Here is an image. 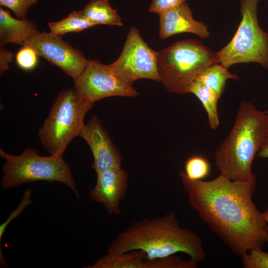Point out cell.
<instances>
[{"label": "cell", "mask_w": 268, "mask_h": 268, "mask_svg": "<svg viewBox=\"0 0 268 268\" xmlns=\"http://www.w3.org/2000/svg\"><path fill=\"white\" fill-rule=\"evenodd\" d=\"M186 0H152L149 10L158 15L175 8L183 3Z\"/></svg>", "instance_id": "d4e9b609"}, {"label": "cell", "mask_w": 268, "mask_h": 268, "mask_svg": "<svg viewBox=\"0 0 268 268\" xmlns=\"http://www.w3.org/2000/svg\"><path fill=\"white\" fill-rule=\"evenodd\" d=\"M0 156L5 160L2 166V189H9L38 181L58 182L67 186L79 198L71 169L63 157L41 156L31 148L25 149L18 155L10 154L0 148Z\"/></svg>", "instance_id": "5b68a950"}, {"label": "cell", "mask_w": 268, "mask_h": 268, "mask_svg": "<svg viewBox=\"0 0 268 268\" xmlns=\"http://www.w3.org/2000/svg\"><path fill=\"white\" fill-rule=\"evenodd\" d=\"M268 135V116L242 101L229 134L214 155L217 169L231 180L250 179L254 159Z\"/></svg>", "instance_id": "3957f363"}, {"label": "cell", "mask_w": 268, "mask_h": 268, "mask_svg": "<svg viewBox=\"0 0 268 268\" xmlns=\"http://www.w3.org/2000/svg\"><path fill=\"white\" fill-rule=\"evenodd\" d=\"M93 104L84 103L74 88L61 90L38 132L42 146L51 155L63 157L71 141L84 127V119Z\"/></svg>", "instance_id": "8992f818"}, {"label": "cell", "mask_w": 268, "mask_h": 268, "mask_svg": "<svg viewBox=\"0 0 268 268\" xmlns=\"http://www.w3.org/2000/svg\"><path fill=\"white\" fill-rule=\"evenodd\" d=\"M142 251L148 260L184 253L198 263L205 257L201 239L181 227L174 211L158 217H144L119 233L107 250L116 255L131 251Z\"/></svg>", "instance_id": "7a4b0ae2"}, {"label": "cell", "mask_w": 268, "mask_h": 268, "mask_svg": "<svg viewBox=\"0 0 268 268\" xmlns=\"http://www.w3.org/2000/svg\"><path fill=\"white\" fill-rule=\"evenodd\" d=\"M32 196V189L29 188L26 189L23 193V197L21 199V201L16 207V208L12 211L6 220L0 225V243H1V240L2 236L4 234L5 230L7 227L8 224L14 219L20 215L24 208L29 205L33 203V201L31 199Z\"/></svg>", "instance_id": "cb8c5ba5"}, {"label": "cell", "mask_w": 268, "mask_h": 268, "mask_svg": "<svg viewBox=\"0 0 268 268\" xmlns=\"http://www.w3.org/2000/svg\"><path fill=\"white\" fill-rule=\"evenodd\" d=\"M238 79L239 76L236 74L230 72L228 68L222 65L216 63L202 70L196 79L202 82L221 97L227 81Z\"/></svg>", "instance_id": "ac0fdd59"}, {"label": "cell", "mask_w": 268, "mask_h": 268, "mask_svg": "<svg viewBox=\"0 0 268 268\" xmlns=\"http://www.w3.org/2000/svg\"><path fill=\"white\" fill-rule=\"evenodd\" d=\"M157 61V52L148 46L136 28L132 27L121 55L110 65L118 74L133 84L139 79L159 82Z\"/></svg>", "instance_id": "9c48e42d"}, {"label": "cell", "mask_w": 268, "mask_h": 268, "mask_svg": "<svg viewBox=\"0 0 268 268\" xmlns=\"http://www.w3.org/2000/svg\"><path fill=\"white\" fill-rule=\"evenodd\" d=\"M81 11L87 19L96 25H123L117 10L112 7L108 0H90Z\"/></svg>", "instance_id": "2e32d148"}, {"label": "cell", "mask_w": 268, "mask_h": 268, "mask_svg": "<svg viewBox=\"0 0 268 268\" xmlns=\"http://www.w3.org/2000/svg\"><path fill=\"white\" fill-rule=\"evenodd\" d=\"M48 25L50 32L59 37L69 32H78L96 25L84 16L81 10L73 11L62 20L48 22Z\"/></svg>", "instance_id": "d6986e66"}, {"label": "cell", "mask_w": 268, "mask_h": 268, "mask_svg": "<svg viewBox=\"0 0 268 268\" xmlns=\"http://www.w3.org/2000/svg\"><path fill=\"white\" fill-rule=\"evenodd\" d=\"M241 257L245 268H268V253L263 250H252Z\"/></svg>", "instance_id": "44dd1931"}, {"label": "cell", "mask_w": 268, "mask_h": 268, "mask_svg": "<svg viewBox=\"0 0 268 268\" xmlns=\"http://www.w3.org/2000/svg\"><path fill=\"white\" fill-rule=\"evenodd\" d=\"M265 111L268 116V109ZM256 157L268 158V135L264 142L261 149L257 153Z\"/></svg>", "instance_id": "4316f807"}, {"label": "cell", "mask_w": 268, "mask_h": 268, "mask_svg": "<svg viewBox=\"0 0 268 268\" xmlns=\"http://www.w3.org/2000/svg\"><path fill=\"white\" fill-rule=\"evenodd\" d=\"M128 173L121 166L97 174L95 186L89 191L90 199L103 204L109 214H120L121 202L128 190Z\"/></svg>", "instance_id": "7c38bea8"}, {"label": "cell", "mask_w": 268, "mask_h": 268, "mask_svg": "<svg viewBox=\"0 0 268 268\" xmlns=\"http://www.w3.org/2000/svg\"><path fill=\"white\" fill-rule=\"evenodd\" d=\"M14 54L4 47V45H0V73L2 75L5 70L8 69L9 64L13 61Z\"/></svg>", "instance_id": "484cf974"}, {"label": "cell", "mask_w": 268, "mask_h": 268, "mask_svg": "<svg viewBox=\"0 0 268 268\" xmlns=\"http://www.w3.org/2000/svg\"><path fill=\"white\" fill-rule=\"evenodd\" d=\"M73 88L86 103L109 97H135L138 92L133 83L118 74L110 66L98 60H88L83 71L73 79Z\"/></svg>", "instance_id": "ba28073f"}, {"label": "cell", "mask_w": 268, "mask_h": 268, "mask_svg": "<svg viewBox=\"0 0 268 268\" xmlns=\"http://www.w3.org/2000/svg\"><path fill=\"white\" fill-rule=\"evenodd\" d=\"M189 93L195 95L201 102L206 113L210 128L212 130L217 129L220 123L218 102L220 96L197 79L191 85Z\"/></svg>", "instance_id": "e0dca14e"}, {"label": "cell", "mask_w": 268, "mask_h": 268, "mask_svg": "<svg viewBox=\"0 0 268 268\" xmlns=\"http://www.w3.org/2000/svg\"><path fill=\"white\" fill-rule=\"evenodd\" d=\"M159 16V36L162 40L182 33H192L202 39L210 36L208 26L194 18L193 12L186 2Z\"/></svg>", "instance_id": "5bb4252c"}, {"label": "cell", "mask_w": 268, "mask_h": 268, "mask_svg": "<svg viewBox=\"0 0 268 268\" xmlns=\"http://www.w3.org/2000/svg\"><path fill=\"white\" fill-rule=\"evenodd\" d=\"M261 0H240L241 20L229 42L216 52L218 63L229 68L256 63L268 70V32L260 26L257 16Z\"/></svg>", "instance_id": "52a82bcc"}, {"label": "cell", "mask_w": 268, "mask_h": 268, "mask_svg": "<svg viewBox=\"0 0 268 268\" xmlns=\"http://www.w3.org/2000/svg\"><path fill=\"white\" fill-rule=\"evenodd\" d=\"M179 176L188 202L203 222L237 255L263 250L268 243V226L252 200L256 178L231 180L222 173L210 181Z\"/></svg>", "instance_id": "6da1fadb"}, {"label": "cell", "mask_w": 268, "mask_h": 268, "mask_svg": "<svg viewBox=\"0 0 268 268\" xmlns=\"http://www.w3.org/2000/svg\"><path fill=\"white\" fill-rule=\"evenodd\" d=\"M35 23L28 19L15 18L9 11L0 8V45L14 43L23 45L29 38L39 33Z\"/></svg>", "instance_id": "9a60e30c"}, {"label": "cell", "mask_w": 268, "mask_h": 268, "mask_svg": "<svg viewBox=\"0 0 268 268\" xmlns=\"http://www.w3.org/2000/svg\"><path fill=\"white\" fill-rule=\"evenodd\" d=\"M38 0H0V4L12 10L17 18H26L28 8Z\"/></svg>", "instance_id": "603a6c76"}, {"label": "cell", "mask_w": 268, "mask_h": 268, "mask_svg": "<svg viewBox=\"0 0 268 268\" xmlns=\"http://www.w3.org/2000/svg\"><path fill=\"white\" fill-rule=\"evenodd\" d=\"M210 165L206 159L200 155L189 157L185 164L187 176L192 180H202L210 173Z\"/></svg>", "instance_id": "ffe728a7"}, {"label": "cell", "mask_w": 268, "mask_h": 268, "mask_svg": "<svg viewBox=\"0 0 268 268\" xmlns=\"http://www.w3.org/2000/svg\"><path fill=\"white\" fill-rule=\"evenodd\" d=\"M38 54L30 47L24 45L18 51L15 60L18 66L25 70L33 69L38 64Z\"/></svg>", "instance_id": "7402d4cb"}, {"label": "cell", "mask_w": 268, "mask_h": 268, "mask_svg": "<svg viewBox=\"0 0 268 268\" xmlns=\"http://www.w3.org/2000/svg\"><path fill=\"white\" fill-rule=\"evenodd\" d=\"M24 45L32 48L38 56L59 67L73 79L83 71L87 63L79 50L50 32H39L27 39Z\"/></svg>", "instance_id": "30bf717a"}, {"label": "cell", "mask_w": 268, "mask_h": 268, "mask_svg": "<svg viewBox=\"0 0 268 268\" xmlns=\"http://www.w3.org/2000/svg\"><path fill=\"white\" fill-rule=\"evenodd\" d=\"M191 261L172 255L168 257L148 260L140 250L129 251L123 254L104 255L92 265L85 268H190Z\"/></svg>", "instance_id": "4fadbf2b"}, {"label": "cell", "mask_w": 268, "mask_h": 268, "mask_svg": "<svg viewBox=\"0 0 268 268\" xmlns=\"http://www.w3.org/2000/svg\"><path fill=\"white\" fill-rule=\"evenodd\" d=\"M264 219L268 226V207L263 212Z\"/></svg>", "instance_id": "83f0119b"}, {"label": "cell", "mask_w": 268, "mask_h": 268, "mask_svg": "<svg viewBox=\"0 0 268 268\" xmlns=\"http://www.w3.org/2000/svg\"><path fill=\"white\" fill-rule=\"evenodd\" d=\"M218 63L216 52L196 39L177 41L157 52V69L160 82L170 92L189 93L201 71Z\"/></svg>", "instance_id": "277c9868"}, {"label": "cell", "mask_w": 268, "mask_h": 268, "mask_svg": "<svg viewBox=\"0 0 268 268\" xmlns=\"http://www.w3.org/2000/svg\"><path fill=\"white\" fill-rule=\"evenodd\" d=\"M78 136L86 142L91 150V167L96 174L121 166V155L97 117L93 116L85 124Z\"/></svg>", "instance_id": "8fae6325"}]
</instances>
